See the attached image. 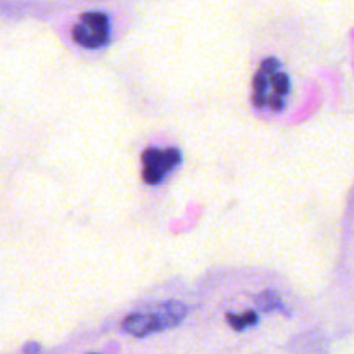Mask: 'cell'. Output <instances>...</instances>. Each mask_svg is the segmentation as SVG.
Here are the masks:
<instances>
[{"instance_id":"obj_1","label":"cell","mask_w":354,"mask_h":354,"mask_svg":"<svg viewBox=\"0 0 354 354\" xmlns=\"http://www.w3.org/2000/svg\"><path fill=\"white\" fill-rule=\"evenodd\" d=\"M189 315V308L180 301L149 304L142 310L130 313L123 322V330L133 337H147L158 332L169 330L182 324Z\"/></svg>"},{"instance_id":"obj_2","label":"cell","mask_w":354,"mask_h":354,"mask_svg":"<svg viewBox=\"0 0 354 354\" xmlns=\"http://www.w3.org/2000/svg\"><path fill=\"white\" fill-rule=\"evenodd\" d=\"M289 88V76L282 71L280 62L273 57L266 59L254 78V104L258 107L280 111L286 104Z\"/></svg>"},{"instance_id":"obj_3","label":"cell","mask_w":354,"mask_h":354,"mask_svg":"<svg viewBox=\"0 0 354 354\" xmlns=\"http://www.w3.org/2000/svg\"><path fill=\"white\" fill-rule=\"evenodd\" d=\"M109 17L104 12H85L73 28V40L85 48H99L109 40Z\"/></svg>"},{"instance_id":"obj_4","label":"cell","mask_w":354,"mask_h":354,"mask_svg":"<svg viewBox=\"0 0 354 354\" xmlns=\"http://www.w3.org/2000/svg\"><path fill=\"white\" fill-rule=\"evenodd\" d=\"M180 162H182V152L178 149H147L142 156V165H144L142 175L149 185H158Z\"/></svg>"},{"instance_id":"obj_5","label":"cell","mask_w":354,"mask_h":354,"mask_svg":"<svg viewBox=\"0 0 354 354\" xmlns=\"http://www.w3.org/2000/svg\"><path fill=\"white\" fill-rule=\"evenodd\" d=\"M256 303H258L259 310L265 311V313H270V311H283L282 301H280L279 296H277L275 292H272V290H266V292L259 294V296L256 297Z\"/></svg>"},{"instance_id":"obj_6","label":"cell","mask_w":354,"mask_h":354,"mask_svg":"<svg viewBox=\"0 0 354 354\" xmlns=\"http://www.w3.org/2000/svg\"><path fill=\"white\" fill-rule=\"evenodd\" d=\"M227 318L230 327H234L235 330L239 332L258 324V315H256L254 311H245V313L242 315H228Z\"/></svg>"},{"instance_id":"obj_7","label":"cell","mask_w":354,"mask_h":354,"mask_svg":"<svg viewBox=\"0 0 354 354\" xmlns=\"http://www.w3.org/2000/svg\"><path fill=\"white\" fill-rule=\"evenodd\" d=\"M40 353V346L37 342H30V344L24 346V354H38Z\"/></svg>"}]
</instances>
